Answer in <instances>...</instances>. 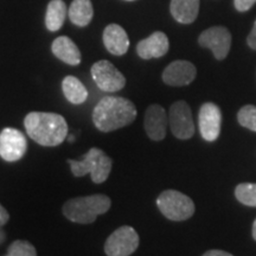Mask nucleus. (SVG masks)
I'll return each mask as SVG.
<instances>
[{"mask_svg":"<svg viewBox=\"0 0 256 256\" xmlns=\"http://www.w3.org/2000/svg\"><path fill=\"white\" fill-rule=\"evenodd\" d=\"M136 108L132 101L120 96H104L92 112V122L101 132H113L132 124Z\"/></svg>","mask_w":256,"mask_h":256,"instance_id":"obj_1","label":"nucleus"},{"mask_svg":"<svg viewBox=\"0 0 256 256\" xmlns=\"http://www.w3.org/2000/svg\"><path fill=\"white\" fill-rule=\"evenodd\" d=\"M24 126L28 136L42 146H58L68 136L66 119L56 113L32 112L25 116Z\"/></svg>","mask_w":256,"mask_h":256,"instance_id":"obj_2","label":"nucleus"},{"mask_svg":"<svg viewBox=\"0 0 256 256\" xmlns=\"http://www.w3.org/2000/svg\"><path fill=\"white\" fill-rule=\"evenodd\" d=\"M112 200L104 194L78 197L69 200L63 206V214L69 220L80 224L94 223L96 217L110 209Z\"/></svg>","mask_w":256,"mask_h":256,"instance_id":"obj_3","label":"nucleus"},{"mask_svg":"<svg viewBox=\"0 0 256 256\" xmlns=\"http://www.w3.org/2000/svg\"><path fill=\"white\" fill-rule=\"evenodd\" d=\"M70 168L75 177H83L86 174L92 176V180L96 184H101L107 180L112 171V159L100 148L89 150L82 160H68Z\"/></svg>","mask_w":256,"mask_h":256,"instance_id":"obj_4","label":"nucleus"},{"mask_svg":"<svg viewBox=\"0 0 256 256\" xmlns=\"http://www.w3.org/2000/svg\"><path fill=\"white\" fill-rule=\"evenodd\" d=\"M160 212L171 220H185L194 214V204L190 197L176 190H166L156 200Z\"/></svg>","mask_w":256,"mask_h":256,"instance_id":"obj_5","label":"nucleus"},{"mask_svg":"<svg viewBox=\"0 0 256 256\" xmlns=\"http://www.w3.org/2000/svg\"><path fill=\"white\" fill-rule=\"evenodd\" d=\"M139 235L132 226H121L112 234L104 243L107 256H130L139 247Z\"/></svg>","mask_w":256,"mask_h":256,"instance_id":"obj_6","label":"nucleus"},{"mask_svg":"<svg viewBox=\"0 0 256 256\" xmlns=\"http://www.w3.org/2000/svg\"><path fill=\"white\" fill-rule=\"evenodd\" d=\"M92 76L98 88L107 92H119L126 84V78L110 60H98L92 66Z\"/></svg>","mask_w":256,"mask_h":256,"instance_id":"obj_7","label":"nucleus"},{"mask_svg":"<svg viewBox=\"0 0 256 256\" xmlns=\"http://www.w3.org/2000/svg\"><path fill=\"white\" fill-rule=\"evenodd\" d=\"M168 124L176 138L186 140L194 134V124L192 113L185 101H177L170 108Z\"/></svg>","mask_w":256,"mask_h":256,"instance_id":"obj_8","label":"nucleus"},{"mask_svg":"<svg viewBox=\"0 0 256 256\" xmlns=\"http://www.w3.org/2000/svg\"><path fill=\"white\" fill-rule=\"evenodd\" d=\"M26 138L16 128H4L0 133V156L5 162H14L23 158L26 153Z\"/></svg>","mask_w":256,"mask_h":256,"instance_id":"obj_9","label":"nucleus"},{"mask_svg":"<svg viewBox=\"0 0 256 256\" xmlns=\"http://www.w3.org/2000/svg\"><path fill=\"white\" fill-rule=\"evenodd\" d=\"M200 46L212 51L216 60H222L228 56L232 46V34L224 26H212L203 31L198 38Z\"/></svg>","mask_w":256,"mask_h":256,"instance_id":"obj_10","label":"nucleus"},{"mask_svg":"<svg viewBox=\"0 0 256 256\" xmlns=\"http://www.w3.org/2000/svg\"><path fill=\"white\" fill-rule=\"evenodd\" d=\"M198 122L203 139L206 142H215L220 133V122H222V114L218 106L211 102L202 106Z\"/></svg>","mask_w":256,"mask_h":256,"instance_id":"obj_11","label":"nucleus"},{"mask_svg":"<svg viewBox=\"0 0 256 256\" xmlns=\"http://www.w3.org/2000/svg\"><path fill=\"white\" fill-rule=\"evenodd\" d=\"M197 69L188 60H174L166 66L162 72V81L172 87L188 86L196 78Z\"/></svg>","mask_w":256,"mask_h":256,"instance_id":"obj_12","label":"nucleus"},{"mask_svg":"<svg viewBox=\"0 0 256 256\" xmlns=\"http://www.w3.org/2000/svg\"><path fill=\"white\" fill-rule=\"evenodd\" d=\"M168 122V114L162 106L152 104L146 110L144 126H145L146 134L150 139L154 140V142H160L164 139Z\"/></svg>","mask_w":256,"mask_h":256,"instance_id":"obj_13","label":"nucleus"},{"mask_svg":"<svg viewBox=\"0 0 256 256\" xmlns=\"http://www.w3.org/2000/svg\"><path fill=\"white\" fill-rule=\"evenodd\" d=\"M168 38L164 32H153L151 36L140 40L136 46V52L142 60L159 58L168 51Z\"/></svg>","mask_w":256,"mask_h":256,"instance_id":"obj_14","label":"nucleus"},{"mask_svg":"<svg viewBox=\"0 0 256 256\" xmlns=\"http://www.w3.org/2000/svg\"><path fill=\"white\" fill-rule=\"evenodd\" d=\"M104 44L112 55L122 56L130 48V38L124 28L118 24H110L104 31Z\"/></svg>","mask_w":256,"mask_h":256,"instance_id":"obj_15","label":"nucleus"},{"mask_svg":"<svg viewBox=\"0 0 256 256\" xmlns=\"http://www.w3.org/2000/svg\"><path fill=\"white\" fill-rule=\"evenodd\" d=\"M52 54L62 62L69 66H78L81 62V52L78 46L66 36H60L51 46Z\"/></svg>","mask_w":256,"mask_h":256,"instance_id":"obj_16","label":"nucleus"},{"mask_svg":"<svg viewBox=\"0 0 256 256\" xmlns=\"http://www.w3.org/2000/svg\"><path fill=\"white\" fill-rule=\"evenodd\" d=\"M171 14L182 24H191L200 12V0H171Z\"/></svg>","mask_w":256,"mask_h":256,"instance_id":"obj_17","label":"nucleus"},{"mask_svg":"<svg viewBox=\"0 0 256 256\" xmlns=\"http://www.w3.org/2000/svg\"><path fill=\"white\" fill-rule=\"evenodd\" d=\"M68 14L72 23L76 26H87L94 16L92 0H72Z\"/></svg>","mask_w":256,"mask_h":256,"instance_id":"obj_18","label":"nucleus"},{"mask_svg":"<svg viewBox=\"0 0 256 256\" xmlns=\"http://www.w3.org/2000/svg\"><path fill=\"white\" fill-rule=\"evenodd\" d=\"M66 5L63 0H51L48 5L46 16V25L49 31L56 32L63 26L66 22Z\"/></svg>","mask_w":256,"mask_h":256,"instance_id":"obj_19","label":"nucleus"},{"mask_svg":"<svg viewBox=\"0 0 256 256\" xmlns=\"http://www.w3.org/2000/svg\"><path fill=\"white\" fill-rule=\"evenodd\" d=\"M63 94L72 104H81L87 100L88 90L75 76H66L62 82Z\"/></svg>","mask_w":256,"mask_h":256,"instance_id":"obj_20","label":"nucleus"},{"mask_svg":"<svg viewBox=\"0 0 256 256\" xmlns=\"http://www.w3.org/2000/svg\"><path fill=\"white\" fill-rule=\"evenodd\" d=\"M235 196L244 206H256V184L242 183L238 185Z\"/></svg>","mask_w":256,"mask_h":256,"instance_id":"obj_21","label":"nucleus"},{"mask_svg":"<svg viewBox=\"0 0 256 256\" xmlns=\"http://www.w3.org/2000/svg\"><path fill=\"white\" fill-rule=\"evenodd\" d=\"M238 122L243 127L256 132V107L255 106L248 104L242 107L238 114Z\"/></svg>","mask_w":256,"mask_h":256,"instance_id":"obj_22","label":"nucleus"},{"mask_svg":"<svg viewBox=\"0 0 256 256\" xmlns=\"http://www.w3.org/2000/svg\"><path fill=\"white\" fill-rule=\"evenodd\" d=\"M8 255L10 256H37L36 248L28 241H14L8 247Z\"/></svg>","mask_w":256,"mask_h":256,"instance_id":"obj_23","label":"nucleus"},{"mask_svg":"<svg viewBox=\"0 0 256 256\" xmlns=\"http://www.w3.org/2000/svg\"><path fill=\"white\" fill-rule=\"evenodd\" d=\"M255 2L256 0H234V4H235L236 10L240 12L249 11Z\"/></svg>","mask_w":256,"mask_h":256,"instance_id":"obj_24","label":"nucleus"},{"mask_svg":"<svg viewBox=\"0 0 256 256\" xmlns=\"http://www.w3.org/2000/svg\"><path fill=\"white\" fill-rule=\"evenodd\" d=\"M248 46L252 48V50H256V20L254 23V26H252V30L247 38Z\"/></svg>","mask_w":256,"mask_h":256,"instance_id":"obj_25","label":"nucleus"},{"mask_svg":"<svg viewBox=\"0 0 256 256\" xmlns=\"http://www.w3.org/2000/svg\"><path fill=\"white\" fill-rule=\"evenodd\" d=\"M8 220H10L8 212L6 211L5 208L0 204V226H5V224L8 222Z\"/></svg>","mask_w":256,"mask_h":256,"instance_id":"obj_26","label":"nucleus"},{"mask_svg":"<svg viewBox=\"0 0 256 256\" xmlns=\"http://www.w3.org/2000/svg\"><path fill=\"white\" fill-rule=\"evenodd\" d=\"M203 256H234V255L229 254V252H224V250H218V249H214V250L206 252Z\"/></svg>","mask_w":256,"mask_h":256,"instance_id":"obj_27","label":"nucleus"},{"mask_svg":"<svg viewBox=\"0 0 256 256\" xmlns=\"http://www.w3.org/2000/svg\"><path fill=\"white\" fill-rule=\"evenodd\" d=\"M5 238H6V235H5L4 230H2V228H0V243H2V242H4Z\"/></svg>","mask_w":256,"mask_h":256,"instance_id":"obj_28","label":"nucleus"},{"mask_svg":"<svg viewBox=\"0 0 256 256\" xmlns=\"http://www.w3.org/2000/svg\"><path fill=\"white\" fill-rule=\"evenodd\" d=\"M252 238L256 240V220H254V224H252Z\"/></svg>","mask_w":256,"mask_h":256,"instance_id":"obj_29","label":"nucleus"},{"mask_svg":"<svg viewBox=\"0 0 256 256\" xmlns=\"http://www.w3.org/2000/svg\"><path fill=\"white\" fill-rule=\"evenodd\" d=\"M127 2H133V0H127Z\"/></svg>","mask_w":256,"mask_h":256,"instance_id":"obj_30","label":"nucleus"},{"mask_svg":"<svg viewBox=\"0 0 256 256\" xmlns=\"http://www.w3.org/2000/svg\"><path fill=\"white\" fill-rule=\"evenodd\" d=\"M8 256H10V255H8Z\"/></svg>","mask_w":256,"mask_h":256,"instance_id":"obj_31","label":"nucleus"}]
</instances>
